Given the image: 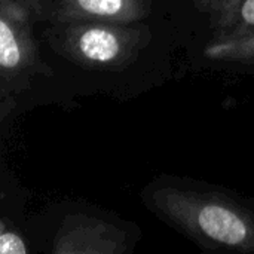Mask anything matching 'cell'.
<instances>
[{
  "label": "cell",
  "mask_w": 254,
  "mask_h": 254,
  "mask_svg": "<svg viewBox=\"0 0 254 254\" xmlns=\"http://www.w3.org/2000/svg\"><path fill=\"white\" fill-rule=\"evenodd\" d=\"M158 208L182 229L204 243L254 252V216L225 198L165 189L156 193Z\"/></svg>",
  "instance_id": "1"
},
{
  "label": "cell",
  "mask_w": 254,
  "mask_h": 254,
  "mask_svg": "<svg viewBox=\"0 0 254 254\" xmlns=\"http://www.w3.org/2000/svg\"><path fill=\"white\" fill-rule=\"evenodd\" d=\"M37 0H3L0 15V64L3 70L21 65L27 52L30 10Z\"/></svg>",
  "instance_id": "2"
},
{
  "label": "cell",
  "mask_w": 254,
  "mask_h": 254,
  "mask_svg": "<svg viewBox=\"0 0 254 254\" xmlns=\"http://www.w3.org/2000/svg\"><path fill=\"white\" fill-rule=\"evenodd\" d=\"M201 6L226 36L254 31V0H201Z\"/></svg>",
  "instance_id": "3"
},
{
  "label": "cell",
  "mask_w": 254,
  "mask_h": 254,
  "mask_svg": "<svg viewBox=\"0 0 254 254\" xmlns=\"http://www.w3.org/2000/svg\"><path fill=\"white\" fill-rule=\"evenodd\" d=\"M80 55L91 63H112L121 52V39L106 27H88L82 30L76 42Z\"/></svg>",
  "instance_id": "4"
},
{
  "label": "cell",
  "mask_w": 254,
  "mask_h": 254,
  "mask_svg": "<svg viewBox=\"0 0 254 254\" xmlns=\"http://www.w3.org/2000/svg\"><path fill=\"white\" fill-rule=\"evenodd\" d=\"M207 55L213 58H231V60H247L254 58V31L244 34H232L207 49Z\"/></svg>",
  "instance_id": "5"
},
{
  "label": "cell",
  "mask_w": 254,
  "mask_h": 254,
  "mask_svg": "<svg viewBox=\"0 0 254 254\" xmlns=\"http://www.w3.org/2000/svg\"><path fill=\"white\" fill-rule=\"evenodd\" d=\"M74 6L94 16H119L125 15L128 9V0H73Z\"/></svg>",
  "instance_id": "6"
},
{
  "label": "cell",
  "mask_w": 254,
  "mask_h": 254,
  "mask_svg": "<svg viewBox=\"0 0 254 254\" xmlns=\"http://www.w3.org/2000/svg\"><path fill=\"white\" fill-rule=\"evenodd\" d=\"M0 253L1 254H25L27 247L25 243L13 232L1 231L0 235Z\"/></svg>",
  "instance_id": "7"
}]
</instances>
